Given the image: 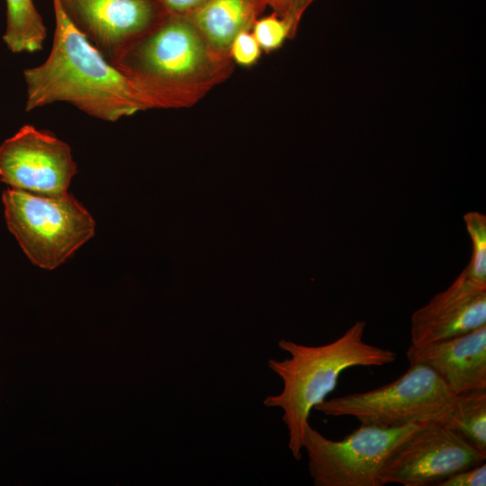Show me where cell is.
I'll return each mask as SVG.
<instances>
[{"label": "cell", "mask_w": 486, "mask_h": 486, "mask_svg": "<svg viewBox=\"0 0 486 486\" xmlns=\"http://www.w3.org/2000/svg\"><path fill=\"white\" fill-rule=\"evenodd\" d=\"M251 32L262 51L267 54L279 50L287 40L293 39L290 23L274 13L259 17Z\"/></svg>", "instance_id": "2e32d148"}, {"label": "cell", "mask_w": 486, "mask_h": 486, "mask_svg": "<svg viewBox=\"0 0 486 486\" xmlns=\"http://www.w3.org/2000/svg\"><path fill=\"white\" fill-rule=\"evenodd\" d=\"M266 7V0H206L186 15L219 58L231 59L235 38L251 31Z\"/></svg>", "instance_id": "7c38bea8"}, {"label": "cell", "mask_w": 486, "mask_h": 486, "mask_svg": "<svg viewBox=\"0 0 486 486\" xmlns=\"http://www.w3.org/2000/svg\"><path fill=\"white\" fill-rule=\"evenodd\" d=\"M206 0H165L170 13L188 14L203 4Z\"/></svg>", "instance_id": "ffe728a7"}, {"label": "cell", "mask_w": 486, "mask_h": 486, "mask_svg": "<svg viewBox=\"0 0 486 486\" xmlns=\"http://www.w3.org/2000/svg\"><path fill=\"white\" fill-rule=\"evenodd\" d=\"M314 1L315 0H293L291 11L285 18L290 23L293 38L297 32L302 17Z\"/></svg>", "instance_id": "d6986e66"}, {"label": "cell", "mask_w": 486, "mask_h": 486, "mask_svg": "<svg viewBox=\"0 0 486 486\" xmlns=\"http://www.w3.org/2000/svg\"><path fill=\"white\" fill-rule=\"evenodd\" d=\"M262 52L251 31H244L233 40L230 57L234 64L251 68L258 62Z\"/></svg>", "instance_id": "e0dca14e"}, {"label": "cell", "mask_w": 486, "mask_h": 486, "mask_svg": "<svg viewBox=\"0 0 486 486\" xmlns=\"http://www.w3.org/2000/svg\"><path fill=\"white\" fill-rule=\"evenodd\" d=\"M466 230L472 241V255L464 269L476 280L486 282V216L478 212L464 215Z\"/></svg>", "instance_id": "9a60e30c"}, {"label": "cell", "mask_w": 486, "mask_h": 486, "mask_svg": "<svg viewBox=\"0 0 486 486\" xmlns=\"http://www.w3.org/2000/svg\"><path fill=\"white\" fill-rule=\"evenodd\" d=\"M443 422L486 455V389L456 395Z\"/></svg>", "instance_id": "5bb4252c"}, {"label": "cell", "mask_w": 486, "mask_h": 486, "mask_svg": "<svg viewBox=\"0 0 486 486\" xmlns=\"http://www.w3.org/2000/svg\"><path fill=\"white\" fill-rule=\"evenodd\" d=\"M486 325V282L463 270L410 320V345L425 346L467 334Z\"/></svg>", "instance_id": "30bf717a"}, {"label": "cell", "mask_w": 486, "mask_h": 486, "mask_svg": "<svg viewBox=\"0 0 486 486\" xmlns=\"http://www.w3.org/2000/svg\"><path fill=\"white\" fill-rule=\"evenodd\" d=\"M76 174L70 147L34 126H22L0 146V181L11 188L59 196Z\"/></svg>", "instance_id": "9c48e42d"}, {"label": "cell", "mask_w": 486, "mask_h": 486, "mask_svg": "<svg viewBox=\"0 0 486 486\" xmlns=\"http://www.w3.org/2000/svg\"><path fill=\"white\" fill-rule=\"evenodd\" d=\"M427 422L392 428L360 424L340 440L325 437L308 422L302 449L314 485L381 486L379 474L387 458Z\"/></svg>", "instance_id": "8992f818"}, {"label": "cell", "mask_w": 486, "mask_h": 486, "mask_svg": "<svg viewBox=\"0 0 486 486\" xmlns=\"http://www.w3.org/2000/svg\"><path fill=\"white\" fill-rule=\"evenodd\" d=\"M73 25L110 62L169 15L165 0H58Z\"/></svg>", "instance_id": "ba28073f"}, {"label": "cell", "mask_w": 486, "mask_h": 486, "mask_svg": "<svg viewBox=\"0 0 486 486\" xmlns=\"http://www.w3.org/2000/svg\"><path fill=\"white\" fill-rule=\"evenodd\" d=\"M486 485V464L482 463L476 466L457 472L437 486H485Z\"/></svg>", "instance_id": "ac0fdd59"}, {"label": "cell", "mask_w": 486, "mask_h": 486, "mask_svg": "<svg viewBox=\"0 0 486 486\" xmlns=\"http://www.w3.org/2000/svg\"><path fill=\"white\" fill-rule=\"evenodd\" d=\"M7 22L3 37L14 52H34L42 49L46 27L32 0H6Z\"/></svg>", "instance_id": "4fadbf2b"}, {"label": "cell", "mask_w": 486, "mask_h": 486, "mask_svg": "<svg viewBox=\"0 0 486 486\" xmlns=\"http://www.w3.org/2000/svg\"><path fill=\"white\" fill-rule=\"evenodd\" d=\"M481 454L442 420L425 423L387 458L381 486L437 485L450 475L485 461Z\"/></svg>", "instance_id": "52a82bcc"}, {"label": "cell", "mask_w": 486, "mask_h": 486, "mask_svg": "<svg viewBox=\"0 0 486 486\" xmlns=\"http://www.w3.org/2000/svg\"><path fill=\"white\" fill-rule=\"evenodd\" d=\"M365 326V321L358 320L341 337L321 346L286 339L278 342L290 357L270 359L268 365L281 378L283 389L278 394L267 396L264 404L283 410L288 447L296 460L302 456L303 430L311 410L335 390L340 374L351 367H378L396 360L392 350L364 341Z\"/></svg>", "instance_id": "3957f363"}, {"label": "cell", "mask_w": 486, "mask_h": 486, "mask_svg": "<svg viewBox=\"0 0 486 486\" xmlns=\"http://www.w3.org/2000/svg\"><path fill=\"white\" fill-rule=\"evenodd\" d=\"M55 31L49 57L26 68L25 111L66 102L88 115L115 122L149 106L130 80L73 25L52 0Z\"/></svg>", "instance_id": "6da1fadb"}, {"label": "cell", "mask_w": 486, "mask_h": 486, "mask_svg": "<svg viewBox=\"0 0 486 486\" xmlns=\"http://www.w3.org/2000/svg\"><path fill=\"white\" fill-rule=\"evenodd\" d=\"M2 201L10 232L40 268L59 266L94 234V218L68 193L47 196L10 188Z\"/></svg>", "instance_id": "277c9868"}, {"label": "cell", "mask_w": 486, "mask_h": 486, "mask_svg": "<svg viewBox=\"0 0 486 486\" xmlns=\"http://www.w3.org/2000/svg\"><path fill=\"white\" fill-rule=\"evenodd\" d=\"M112 65L150 109H184L225 82L235 64L212 50L187 15L170 13Z\"/></svg>", "instance_id": "7a4b0ae2"}, {"label": "cell", "mask_w": 486, "mask_h": 486, "mask_svg": "<svg viewBox=\"0 0 486 486\" xmlns=\"http://www.w3.org/2000/svg\"><path fill=\"white\" fill-rule=\"evenodd\" d=\"M293 0H266L267 7L282 18H286L291 11Z\"/></svg>", "instance_id": "44dd1931"}, {"label": "cell", "mask_w": 486, "mask_h": 486, "mask_svg": "<svg viewBox=\"0 0 486 486\" xmlns=\"http://www.w3.org/2000/svg\"><path fill=\"white\" fill-rule=\"evenodd\" d=\"M406 356L410 364L434 370L454 395L486 389V325L436 343L410 345Z\"/></svg>", "instance_id": "8fae6325"}, {"label": "cell", "mask_w": 486, "mask_h": 486, "mask_svg": "<svg viewBox=\"0 0 486 486\" xmlns=\"http://www.w3.org/2000/svg\"><path fill=\"white\" fill-rule=\"evenodd\" d=\"M456 395L430 367H410L395 381L364 392L324 400L314 407L326 416L352 417L384 428L442 420Z\"/></svg>", "instance_id": "5b68a950"}]
</instances>
